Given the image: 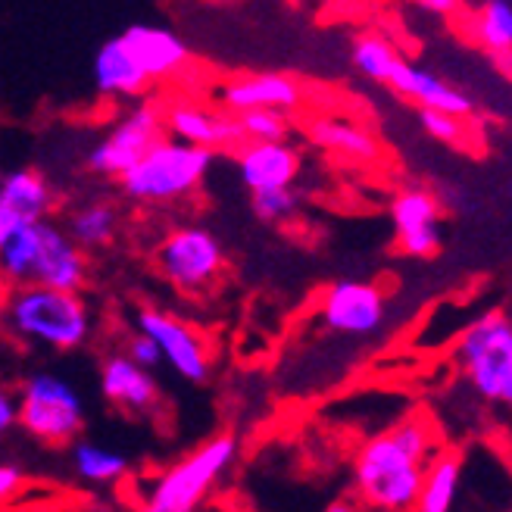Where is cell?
<instances>
[{
	"mask_svg": "<svg viewBox=\"0 0 512 512\" xmlns=\"http://www.w3.org/2000/svg\"><path fill=\"white\" fill-rule=\"evenodd\" d=\"M397 60H400V54H397V47L388 38L360 35L353 41V66L360 69L366 79H372L378 85L388 82V75H391Z\"/></svg>",
	"mask_w": 512,
	"mask_h": 512,
	"instance_id": "27",
	"label": "cell"
},
{
	"mask_svg": "<svg viewBox=\"0 0 512 512\" xmlns=\"http://www.w3.org/2000/svg\"><path fill=\"white\" fill-rule=\"evenodd\" d=\"M306 135L310 141L328 153H335L341 160L350 163H375L381 157V147L375 141V135L369 128H363L360 122L350 119H338V116H319L306 125Z\"/></svg>",
	"mask_w": 512,
	"mask_h": 512,
	"instance_id": "21",
	"label": "cell"
},
{
	"mask_svg": "<svg viewBox=\"0 0 512 512\" xmlns=\"http://www.w3.org/2000/svg\"><path fill=\"white\" fill-rule=\"evenodd\" d=\"M475 35L494 57H512V4L488 0L475 19Z\"/></svg>",
	"mask_w": 512,
	"mask_h": 512,
	"instance_id": "26",
	"label": "cell"
},
{
	"mask_svg": "<svg viewBox=\"0 0 512 512\" xmlns=\"http://www.w3.org/2000/svg\"><path fill=\"white\" fill-rule=\"evenodd\" d=\"M100 394L125 413H150L160 403V384L153 369L138 366L125 353H113L100 366Z\"/></svg>",
	"mask_w": 512,
	"mask_h": 512,
	"instance_id": "17",
	"label": "cell"
},
{
	"mask_svg": "<svg viewBox=\"0 0 512 512\" xmlns=\"http://www.w3.org/2000/svg\"><path fill=\"white\" fill-rule=\"evenodd\" d=\"M88 278L85 250L72 241L66 228L41 219L38 222V250L32 263V278L38 285L60 288V291H82Z\"/></svg>",
	"mask_w": 512,
	"mask_h": 512,
	"instance_id": "12",
	"label": "cell"
},
{
	"mask_svg": "<svg viewBox=\"0 0 512 512\" xmlns=\"http://www.w3.org/2000/svg\"><path fill=\"white\" fill-rule=\"evenodd\" d=\"M38 250V222L25 225L10 238L0 241V281L4 285H25L32 278V263Z\"/></svg>",
	"mask_w": 512,
	"mask_h": 512,
	"instance_id": "25",
	"label": "cell"
},
{
	"mask_svg": "<svg viewBox=\"0 0 512 512\" xmlns=\"http://www.w3.org/2000/svg\"><path fill=\"white\" fill-rule=\"evenodd\" d=\"M50 207H54V188L38 169L22 166L7 172L0 178V241L25 225L47 219Z\"/></svg>",
	"mask_w": 512,
	"mask_h": 512,
	"instance_id": "13",
	"label": "cell"
},
{
	"mask_svg": "<svg viewBox=\"0 0 512 512\" xmlns=\"http://www.w3.org/2000/svg\"><path fill=\"white\" fill-rule=\"evenodd\" d=\"M25 488V472L13 463H0V503H10Z\"/></svg>",
	"mask_w": 512,
	"mask_h": 512,
	"instance_id": "32",
	"label": "cell"
},
{
	"mask_svg": "<svg viewBox=\"0 0 512 512\" xmlns=\"http://www.w3.org/2000/svg\"><path fill=\"white\" fill-rule=\"evenodd\" d=\"M163 135H166L163 113L153 104H135V107H128L110 125V132L88 150L85 166L94 175L119 178L128 166H135Z\"/></svg>",
	"mask_w": 512,
	"mask_h": 512,
	"instance_id": "8",
	"label": "cell"
},
{
	"mask_svg": "<svg viewBox=\"0 0 512 512\" xmlns=\"http://www.w3.org/2000/svg\"><path fill=\"white\" fill-rule=\"evenodd\" d=\"M157 269L172 288L200 294L210 288L225 269L222 241L203 225H182L169 232L157 247Z\"/></svg>",
	"mask_w": 512,
	"mask_h": 512,
	"instance_id": "7",
	"label": "cell"
},
{
	"mask_svg": "<svg viewBox=\"0 0 512 512\" xmlns=\"http://www.w3.org/2000/svg\"><path fill=\"white\" fill-rule=\"evenodd\" d=\"M72 472L75 478H82L85 484H116L128 472V456L116 447L97 444V441H82L72 447Z\"/></svg>",
	"mask_w": 512,
	"mask_h": 512,
	"instance_id": "23",
	"label": "cell"
},
{
	"mask_svg": "<svg viewBox=\"0 0 512 512\" xmlns=\"http://www.w3.org/2000/svg\"><path fill=\"white\" fill-rule=\"evenodd\" d=\"M459 481H463V456H459L456 450L434 453L425 463V472H422L416 509L419 512L453 509L456 494H459Z\"/></svg>",
	"mask_w": 512,
	"mask_h": 512,
	"instance_id": "22",
	"label": "cell"
},
{
	"mask_svg": "<svg viewBox=\"0 0 512 512\" xmlns=\"http://www.w3.org/2000/svg\"><path fill=\"white\" fill-rule=\"evenodd\" d=\"M0 325L22 344L72 353L88 344L94 316L82 291H60L25 281V285H13L0 303Z\"/></svg>",
	"mask_w": 512,
	"mask_h": 512,
	"instance_id": "2",
	"label": "cell"
},
{
	"mask_svg": "<svg viewBox=\"0 0 512 512\" xmlns=\"http://www.w3.org/2000/svg\"><path fill=\"white\" fill-rule=\"evenodd\" d=\"M438 450V438L425 419L409 416L397 422L391 431L366 441L356 453L353 481L360 497L388 512L416 509L419 484L425 463Z\"/></svg>",
	"mask_w": 512,
	"mask_h": 512,
	"instance_id": "1",
	"label": "cell"
},
{
	"mask_svg": "<svg viewBox=\"0 0 512 512\" xmlns=\"http://www.w3.org/2000/svg\"><path fill=\"white\" fill-rule=\"evenodd\" d=\"M213 160H216V150L163 135L135 166H128L116 182H119V191L135 203H172V200L191 197L207 182Z\"/></svg>",
	"mask_w": 512,
	"mask_h": 512,
	"instance_id": "3",
	"label": "cell"
},
{
	"mask_svg": "<svg viewBox=\"0 0 512 512\" xmlns=\"http://www.w3.org/2000/svg\"><path fill=\"white\" fill-rule=\"evenodd\" d=\"M238 456L235 434H213L203 444H197L188 456L172 463L150 481L144 494L147 512H194L210 491L222 481V475L232 469Z\"/></svg>",
	"mask_w": 512,
	"mask_h": 512,
	"instance_id": "4",
	"label": "cell"
},
{
	"mask_svg": "<svg viewBox=\"0 0 512 512\" xmlns=\"http://www.w3.org/2000/svg\"><path fill=\"white\" fill-rule=\"evenodd\" d=\"M163 119H166V132L185 144L225 150V147H238L244 141L235 113L225 116V113L194 107V104H172L163 113Z\"/></svg>",
	"mask_w": 512,
	"mask_h": 512,
	"instance_id": "18",
	"label": "cell"
},
{
	"mask_svg": "<svg viewBox=\"0 0 512 512\" xmlns=\"http://www.w3.org/2000/svg\"><path fill=\"white\" fill-rule=\"evenodd\" d=\"M235 116H238L244 141H281L291 132L288 113L275 110V107H253V110H244Z\"/></svg>",
	"mask_w": 512,
	"mask_h": 512,
	"instance_id": "28",
	"label": "cell"
},
{
	"mask_svg": "<svg viewBox=\"0 0 512 512\" xmlns=\"http://www.w3.org/2000/svg\"><path fill=\"white\" fill-rule=\"evenodd\" d=\"M16 428V394L0 384V441Z\"/></svg>",
	"mask_w": 512,
	"mask_h": 512,
	"instance_id": "33",
	"label": "cell"
},
{
	"mask_svg": "<svg viewBox=\"0 0 512 512\" xmlns=\"http://www.w3.org/2000/svg\"><path fill=\"white\" fill-rule=\"evenodd\" d=\"M456 360L481 400L512 406V319L484 313L456 341Z\"/></svg>",
	"mask_w": 512,
	"mask_h": 512,
	"instance_id": "5",
	"label": "cell"
},
{
	"mask_svg": "<svg viewBox=\"0 0 512 512\" xmlns=\"http://www.w3.org/2000/svg\"><path fill=\"white\" fill-rule=\"evenodd\" d=\"M300 150L281 141H241L235 153V169L247 191L294 185L300 175Z\"/></svg>",
	"mask_w": 512,
	"mask_h": 512,
	"instance_id": "14",
	"label": "cell"
},
{
	"mask_svg": "<svg viewBox=\"0 0 512 512\" xmlns=\"http://www.w3.org/2000/svg\"><path fill=\"white\" fill-rule=\"evenodd\" d=\"M416 4L425 13H434V16H453L459 7H463V0H416Z\"/></svg>",
	"mask_w": 512,
	"mask_h": 512,
	"instance_id": "34",
	"label": "cell"
},
{
	"mask_svg": "<svg viewBox=\"0 0 512 512\" xmlns=\"http://www.w3.org/2000/svg\"><path fill=\"white\" fill-rule=\"evenodd\" d=\"M16 425L44 444H69L85 428L82 394L57 372H35L16 394Z\"/></svg>",
	"mask_w": 512,
	"mask_h": 512,
	"instance_id": "6",
	"label": "cell"
},
{
	"mask_svg": "<svg viewBox=\"0 0 512 512\" xmlns=\"http://www.w3.org/2000/svg\"><path fill=\"white\" fill-rule=\"evenodd\" d=\"M135 328H141L144 335L153 338V344L160 347L163 363L188 384H207L213 372L210 360V347L197 331L178 319L175 313L157 310V306H147L135 316Z\"/></svg>",
	"mask_w": 512,
	"mask_h": 512,
	"instance_id": "9",
	"label": "cell"
},
{
	"mask_svg": "<svg viewBox=\"0 0 512 512\" xmlns=\"http://www.w3.org/2000/svg\"><path fill=\"white\" fill-rule=\"evenodd\" d=\"M116 225H119V213H116L113 203L91 200V203H82V207L72 213L66 232L82 250H97V247H107L113 241Z\"/></svg>",
	"mask_w": 512,
	"mask_h": 512,
	"instance_id": "24",
	"label": "cell"
},
{
	"mask_svg": "<svg viewBox=\"0 0 512 512\" xmlns=\"http://www.w3.org/2000/svg\"><path fill=\"white\" fill-rule=\"evenodd\" d=\"M397 247L416 260H431L441 250V203L431 191L406 188L391 200Z\"/></svg>",
	"mask_w": 512,
	"mask_h": 512,
	"instance_id": "11",
	"label": "cell"
},
{
	"mask_svg": "<svg viewBox=\"0 0 512 512\" xmlns=\"http://www.w3.org/2000/svg\"><path fill=\"white\" fill-rule=\"evenodd\" d=\"M419 122L425 132L441 141V144H466V128H463V116H453V113H444V110H428V107H419Z\"/></svg>",
	"mask_w": 512,
	"mask_h": 512,
	"instance_id": "30",
	"label": "cell"
},
{
	"mask_svg": "<svg viewBox=\"0 0 512 512\" xmlns=\"http://www.w3.org/2000/svg\"><path fill=\"white\" fill-rule=\"evenodd\" d=\"M250 210L260 222L278 225L291 219L300 210V194L294 185H281V188H263V191H250Z\"/></svg>",
	"mask_w": 512,
	"mask_h": 512,
	"instance_id": "29",
	"label": "cell"
},
{
	"mask_svg": "<svg viewBox=\"0 0 512 512\" xmlns=\"http://www.w3.org/2000/svg\"><path fill=\"white\" fill-rule=\"evenodd\" d=\"M319 319L344 338H369L388 319V300L366 281H335L319 300Z\"/></svg>",
	"mask_w": 512,
	"mask_h": 512,
	"instance_id": "10",
	"label": "cell"
},
{
	"mask_svg": "<svg viewBox=\"0 0 512 512\" xmlns=\"http://www.w3.org/2000/svg\"><path fill=\"white\" fill-rule=\"evenodd\" d=\"M91 75H94V88L104 97H141L150 88V79L132 60L119 35L97 47Z\"/></svg>",
	"mask_w": 512,
	"mask_h": 512,
	"instance_id": "20",
	"label": "cell"
},
{
	"mask_svg": "<svg viewBox=\"0 0 512 512\" xmlns=\"http://www.w3.org/2000/svg\"><path fill=\"white\" fill-rule=\"evenodd\" d=\"M384 85L394 88L406 100H416L419 107H428V110H444V113H453V116H472V110H475L469 94L456 91L453 85H447L441 75H434L431 69L406 63L403 57L394 63V69H391L388 82H384Z\"/></svg>",
	"mask_w": 512,
	"mask_h": 512,
	"instance_id": "19",
	"label": "cell"
},
{
	"mask_svg": "<svg viewBox=\"0 0 512 512\" xmlns=\"http://www.w3.org/2000/svg\"><path fill=\"white\" fill-rule=\"evenodd\" d=\"M125 356H128V360H135L138 366H144V369H157V366L163 363L160 347L153 344V338H150V335H144L141 328L135 331L132 338H128V344H125Z\"/></svg>",
	"mask_w": 512,
	"mask_h": 512,
	"instance_id": "31",
	"label": "cell"
},
{
	"mask_svg": "<svg viewBox=\"0 0 512 512\" xmlns=\"http://www.w3.org/2000/svg\"><path fill=\"white\" fill-rule=\"evenodd\" d=\"M303 100V88L288 72H250L225 82L219 88V104L228 113H244L253 107H275V110H297Z\"/></svg>",
	"mask_w": 512,
	"mask_h": 512,
	"instance_id": "15",
	"label": "cell"
},
{
	"mask_svg": "<svg viewBox=\"0 0 512 512\" xmlns=\"http://www.w3.org/2000/svg\"><path fill=\"white\" fill-rule=\"evenodd\" d=\"M119 38L128 54H132V60L141 66V72L150 79V85L172 79V75H178L188 63L185 38H178L175 32L163 29V25L138 22L132 29H125Z\"/></svg>",
	"mask_w": 512,
	"mask_h": 512,
	"instance_id": "16",
	"label": "cell"
}]
</instances>
